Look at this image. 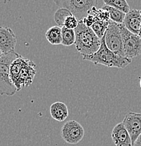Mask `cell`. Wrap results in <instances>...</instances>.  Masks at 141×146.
<instances>
[{"label": "cell", "mask_w": 141, "mask_h": 146, "mask_svg": "<svg viewBox=\"0 0 141 146\" xmlns=\"http://www.w3.org/2000/svg\"><path fill=\"white\" fill-rule=\"evenodd\" d=\"M72 16V13L68 9L65 8H59L54 13V21L58 26L63 27L64 22L68 16Z\"/></svg>", "instance_id": "20"}, {"label": "cell", "mask_w": 141, "mask_h": 146, "mask_svg": "<svg viewBox=\"0 0 141 146\" xmlns=\"http://www.w3.org/2000/svg\"><path fill=\"white\" fill-rule=\"evenodd\" d=\"M28 59L25 58L21 56L19 58L15 60L11 64L10 67V77L11 81L13 82V84L16 86L18 80L20 75V73L21 72V70L23 69V66L25 65Z\"/></svg>", "instance_id": "14"}, {"label": "cell", "mask_w": 141, "mask_h": 146, "mask_svg": "<svg viewBox=\"0 0 141 146\" xmlns=\"http://www.w3.org/2000/svg\"><path fill=\"white\" fill-rule=\"evenodd\" d=\"M59 8L68 9L79 21H82L90 13L94 7H97L98 0H54Z\"/></svg>", "instance_id": "4"}, {"label": "cell", "mask_w": 141, "mask_h": 146, "mask_svg": "<svg viewBox=\"0 0 141 146\" xmlns=\"http://www.w3.org/2000/svg\"><path fill=\"white\" fill-rule=\"evenodd\" d=\"M140 88H141V78H140Z\"/></svg>", "instance_id": "26"}, {"label": "cell", "mask_w": 141, "mask_h": 146, "mask_svg": "<svg viewBox=\"0 0 141 146\" xmlns=\"http://www.w3.org/2000/svg\"><path fill=\"white\" fill-rule=\"evenodd\" d=\"M83 60H88L95 65H103L108 68H124L131 63V59L118 56L108 48L105 41V35L101 39L99 50L91 56L83 57Z\"/></svg>", "instance_id": "2"}, {"label": "cell", "mask_w": 141, "mask_h": 146, "mask_svg": "<svg viewBox=\"0 0 141 146\" xmlns=\"http://www.w3.org/2000/svg\"><path fill=\"white\" fill-rule=\"evenodd\" d=\"M89 14H91L95 16V18L101 20V21H105V22H109L110 21V14L107 11L104 10L103 9H98L96 7H94L92 9V10L90 11Z\"/></svg>", "instance_id": "21"}, {"label": "cell", "mask_w": 141, "mask_h": 146, "mask_svg": "<svg viewBox=\"0 0 141 146\" xmlns=\"http://www.w3.org/2000/svg\"><path fill=\"white\" fill-rule=\"evenodd\" d=\"M16 36L11 28L1 27L0 28V51L1 54H7L15 51Z\"/></svg>", "instance_id": "10"}, {"label": "cell", "mask_w": 141, "mask_h": 146, "mask_svg": "<svg viewBox=\"0 0 141 146\" xmlns=\"http://www.w3.org/2000/svg\"><path fill=\"white\" fill-rule=\"evenodd\" d=\"M76 34L75 30H70L66 27H62V45L70 46L75 44Z\"/></svg>", "instance_id": "17"}, {"label": "cell", "mask_w": 141, "mask_h": 146, "mask_svg": "<svg viewBox=\"0 0 141 146\" xmlns=\"http://www.w3.org/2000/svg\"><path fill=\"white\" fill-rule=\"evenodd\" d=\"M75 31L76 49L83 57L91 56L99 50L101 45V39L97 36L91 27L86 26L83 21H79Z\"/></svg>", "instance_id": "1"}, {"label": "cell", "mask_w": 141, "mask_h": 146, "mask_svg": "<svg viewBox=\"0 0 141 146\" xmlns=\"http://www.w3.org/2000/svg\"><path fill=\"white\" fill-rule=\"evenodd\" d=\"M109 23H110V21L105 22V21H101V20L95 18V21L93 25H92L91 29L100 39H102L105 34L107 28H108Z\"/></svg>", "instance_id": "18"}, {"label": "cell", "mask_w": 141, "mask_h": 146, "mask_svg": "<svg viewBox=\"0 0 141 146\" xmlns=\"http://www.w3.org/2000/svg\"><path fill=\"white\" fill-rule=\"evenodd\" d=\"M112 139L116 146H133L129 133L122 122L116 124L113 128Z\"/></svg>", "instance_id": "11"}, {"label": "cell", "mask_w": 141, "mask_h": 146, "mask_svg": "<svg viewBox=\"0 0 141 146\" xmlns=\"http://www.w3.org/2000/svg\"><path fill=\"white\" fill-rule=\"evenodd\" d=\"M140 12H141V10H140ZM139 36H140L141 37V27H140V33H139V35H138Z\"/></svg>", "instance_id": "25"}, {"label": "cell", "mask_w": 141, "mask_h": 146, "mask_svg": "<svg viewBox=\"0 0 141 146\" xmlns=\"http://www.w3.org/2000/svg\"><path fill=\"white\" fill-rule=\"evenodd\" d=\"M103 1L105 5L119 9L125 13H127L131 10L126 0H103Z\"/></svg>", "instance_id": "19"}, {"label": "cell", "mask_w": 141, "mask_h": 146, "mask_svg": "<svg viewBox=\"0 0 141 146\" xmlns=\"http://www.w3.org/2000/svg\"><path fill=\"white\" fill-rule=\"evenodd\" d=\"M133 146H141V134L138 136Z\"/></svg>", "instance_id": "24"}, {"label": "cell", "mask_w": 141, "mask_h": 146, "mask_svg": "<svg viewBox=\"0 0 141 146\" xmlns=\"http://www.w3.org/2000/svg\"><path fill=\"white\" fill-rule=\"evenodd\" d=\"M122 123L129 133L133 145L141 134V113L128 112L124 117Z\"/></svg>", "instance_id": "8"}, {"label": "cell", "mask_w": 141, "mask_h": 146, "mask_svg": "<svg viewBox=\"0 0 141 146\" xmlns=\"http://www.w3.org/2000/svg\"><path fill=\"white\" fill-rule=\"evenodd\" d=\"M48 42L52 45L62 44V27L53 26L50 27L45 34Z\"/></svg>", "instance_id": "15"}, {"label": "cell", "mask_w": 141, "mask_h": 146, "mask_svg": "<svg viewBox=\"0 0 141 146\" xmlns=\"http://www.w3.org/2000/svg\"><path fill=\"white\" fill-rule=\"evenodd\" d=\"M36 74V64L28 59L23 69L21 70L19 80L16 84L17 91H19L22 88L30 86L33 82Z\"/></svg>", "instance_id": "9"}, {"label": "cell", "mask_w": 141, "mask_h": 146, "mask_svg": "<svg viewBox=\"0 0 141 146\" xmlns=\"http://www.w3.org/2000/svg\"><path fill=\"white\" fill-rule=\"evenodd\" d=\"M79 22V21L75 16L72 15V16H68L66 18L64 22V26L63 27L68 29H70V30H75L78 26Z\"/></svg>", "instance_id": "22"}, {"label": "cell", "mask_w": 141, "mask_h": 146, "mask_svg": "<svg viewBox=\"0 0 141 146\" xmlns=\"http://www.w3.org/2000/svg\"><path fill=\"white\" fill-rule=\"evenodd\" d=\"M102 9L108 12L111 21L118 24H123L124 18H125L126 16L125 13L122 12V11L119 10V9L107 5H105Z\"/></svg>", "instance_id": "16"}, {"label": "cell", "mask_w": 141, "mask_h": 146, "mask_svg": "<svg viewBox=\"0 0 141 146\" xmlns=\"http://www.w3.org/2000/svg\"><path fill=\"white\" fill-rule=\"evenodd\" d=\"M50 114L58 121H65L69 115L68 106L63 102H55L50 107Z\"/></svg>", "instance_id": "13"}, {"label": "cell", "mask_w": 141, "mask_h": 146, "mask_svg": "<svg viewBox=\"0 0 141 146\" xmlns=\"http://www.w3.org/2000/svg\"><path fill=\"white\" fill-rule=\"evenodd\" d=\"M121 26L122 24L110 20L108 28L105 34V41L109 49L118 56L125 57Z\"/></svg>", "instance_id": "5"}, {"label": "cell", "mask_w": 141, "mask_h": 146, "mask_svg": "<svg viewBox=\"0 0 141 146\" xmlns=\"http://www.w3.org/2000/svg\"><path fill=\"white\" fill-rule=\"evenodd\" d=\"M21 56L15 51L0 56V93L1 95L9 96L17 92V88L10 77V67L15 60Z\"/></svg>", "instance_id": "3"}, {"label": "cell", "mask_w": 141, "mask_h": 146, "mask_svg": "<svg viewBox=\"0 0 141 146\" xmlns=\"http://www.w3.org/2000/svg\"><path fill=\"white\" fill-rule=\"evenodd\" d=\"M123 25L131 33L139 35L141 27V12L140 10L131 9L126 13Z\"/></svg>", "instance_id": "12"}, {"label": "cell", "mask_w": 141, "mask_h": 146, "mask_svg": "<svg viewBox=\"0 0 141 146\" xmlns=\"http://www.w3.org/2000/svg\"><path fill=\"white\" fill-rule=\"evenodd\" d=\"M122 31L124 51L125 57L132 59L141 54V37L127 30L122 24Z\"/></svg>", "instance_id": "6"}, {"label": "cell", "mask_w": 141, "mask_h": 146, "mask_svg": "<svg viewBox=\"0 0 141 146\" xmlns=\"http://www.w3.org/2000/svg\"><path fill=\"white\" fill-rule=\"evenodd\" d=\"M84 129L75 120H69L61 128L60 134L65 142L68 144L79 143L84 136Z\"/></svg>", "instance_id": "7"}, {"label": "cell", "mask_w": 141, "mask_h": 146, "mask_svg": "<svg viewBox=\"0 0 141 146\" xmlns=\"http://www.w3.org/2000/svg\"><path fill=\"white\" fill-rule=\"evenodd\" d=\"M83 23L86 26L89 27H91L92 25H93V23L95 21V16H93L91 14H89L86 18H84V19L82 20Z\"/></svg>", "instance_id": "23"}]
</instances>
